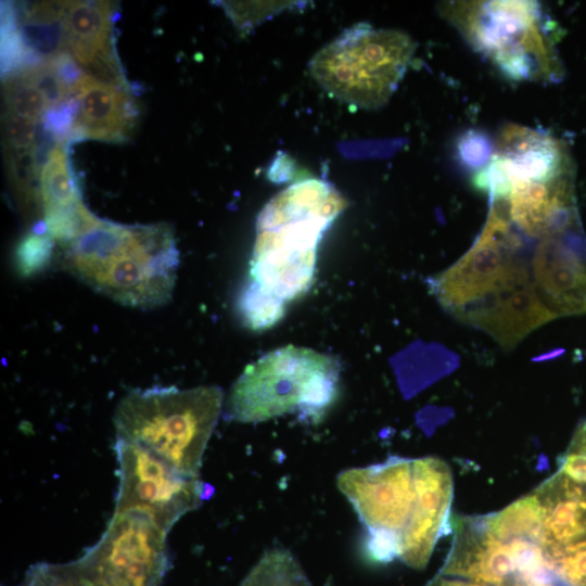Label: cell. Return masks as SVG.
<instances>
[{
	"mask_svg": "<svg viewBox=\"0 0 586 586\" xmlns=\"http://www.w3.org/2000/svg\"><path fill=\"white\" fill-rule=\"evenodd\" d=\"M337 362L315 351L289 345L245 368L226 402V418L242 423L270 420L297 411L318 421L333 404Z\"/></svg>",
	"mask_w": 586,
	"mask_h": 586,
	"instance_id": "cell-5",
	"label": "cell"
},
{
	"mask_svg": "<svg viewBox=\"0 0 586 586\" xmlns=\"http://www.w3.org/2000/svg\"><path fill=\"white\" fill-rule=\"evenodd\" d=\"M328 181L305 179L273 196L260 211L250 286L282 303L310 286L323 233L346 207Z\"/></svg>",
	"mask_w": 586,
	"mask_h": 586,
	"instance_id": "cell-3",
	"label": "cell"
},
{
	"mask_svg": "<svg viewBox=\"0 0 586 586\" xmlns=\"http://www.w3.org/2000/svg\"><path fill=\"white\" fill-rule=\"evenodd\" d=\"M118 491L115 511L149 515L167 533L187 512L199 508L206 485L186 475L153 453L116 440Z\"/></svg>",
	"mask_w": 586,
	"mask_h": 586,
	"instance_id": "cell-10",
	"label": "cell"
},
{
	"mask_svg": "<svg viewBox=\"0 0 586 586\" xmlns=\"http://www.w3.org/2000/svg\"><path fill=\"white\" fill-rule=\"evenodd\" d=\"M166 536L146 514L115 511L75 564L88 586H161L169 569Z\"/></svg>",
	"mask_w": 586,
	"mask_h": 586,
	"instance_id": "cell-9",
	"label": "cell"
},
{
	"mask_svg": "<svg viewBox=\"0 0 586 586\" xmlns=\"http://www.w3.org/2000/svg\"><path fill=\"white\" fill-rule=\"evenodd\" d=\"M486 141L479 136H468L461 144V154L470 165H481L488 157Z\"/></svg>",
	"mask_w": 586,
	"mask_h": 586,
	"instance_id": "cell-24",
	"label": "cell"
},
{
	"mask_svg": "<svg viewBox=\"0 0 586 586\" xmlns=\"http://www.w3.org/2000/svg\"><path fill=\"white\" fill-rule=\"evenodd\" d=\"M336 485L367 530L366 549L373 561L399 558L423 569L450 530L453 476L442 459L390 457L342 471Z\"/></svg>",
	"mask_w": 586,
	"mask_h": 586,
	"instance_id": "cell-1",
	"label": "cell"
},
{
	"mask_svg": "<svg viewBox=\"0 0 586 586\" xmlns=\"http://www.w3.org/2000/svg\"><path fill=\"white\" fill-rule=\"evenodd\" d=\"M25 586H88L75 562L66 564L39 563L33 565Z\"/></svg>",
	"mask_w": 586,
	"mask_h": 586,
	"instance_id": "cell-21",
	"label": "cell"
},
{
	"mask_svg": "<svg viewBox=\"0 0 586 586\" xmlns=\"http://www.w3.org/2000/svg\"><path fill=\"white\" fill-rule=\"evenodd\" d=\"M415 49L404 31L357 23L313 56L309 72L336 100L359 109H379L397 89Z\"/></svg>",
	"mask_w": 586,
	"mask_h": 586,
	"instance_id": "cell-7",
	"label": "cell"
},
{
	"mask_svg": "<svg viewBox=\"0 0 586 586\" xmlns=\"http://www.w3.org/2000/svg\"><path fill=\"white\" fill-rule=\"evenodd\" d=\"M53 240L47 232H29L20 242L16 251L17 263L23 273L40 269L51 257Z\"/></svg>",
	"mask_w": 586,
	"mask_h": 586,
	"instance_id": "cell-22",
	"label": "cell"
},
{
	"mask_svg": "<svg viewBox=\"0 0 586 586\" xmlns=\"http://www.w3.org/2000/svg\"><path fill=\"white\" fill-rule=\"evenodd\" d=\"M425 586H487L471 581H467L460 577L446 575L437 572L436 575L428 582Z\"/></svg>",
	"mask_w": 586,
	"mask_h": 586,
	"instance_id": "cell-25",
	"label": "cell"
},
{
	"mask_svg": "<svg viewBox=\"0 0 586 586\" xmlns=\"http://www.w3.org/2000/svg\"><path fill=\"white\" fill-rule=\"evenodd\" d=\"M21 37L34 52L44 56V60L64 53L66 35L62 2L34 4L24 20Z\"/></svg>",
	"mask_w": 586,
	"mask_h": 586,
	"instance_id": "cell-17",
	"label": "cell"
},
{
	"mask_svg": "<svg viewBox=\"0 0 586 586\" xmlns=\"http://www.w3.org/2000/svg\"><path fill=\"white\" fill-rule=\"evenodd\" d=\"M66 48L84 68L118 80L112 47L113 5L109 1H63Z\"/></svg>",
	"mask_w": 586,
	"mask_h": 586,
	"instance_id": "cell-16",
	"label": "cell"
},
{
	"mask_svg": "<svg viewBox=\"0 0 586 586\" xmlns=\"http://www.w3.org/2000/svg\"><path fill=\"white\" fill-rule=\"evenodd\" d=\"M532 280L557 318L586 314V237L581 225L539 239Z\"/></svg>",
	"mask_w": 586,
	"mask_h": 586,
	"instance_id": "cell-12",
	"label": "cell"
},
{
	"mask_svg": "<svg viewBox=\"0 0 586 586\" xmlns=\"http://www.w3.org/2000/svg\"><path fill=\"white\" fill-rule=\"evenodd\" d=\"M555 318L539 298L532 277L501 290L458 317L492 335L506 349L513 348L532 331Z\"/></svg>",
	"mask_w": 586,
	"mask_h": 586,
	"instance_id": "cell-13",
	"label": "cell"
},
{
	"mask_svg": "<svg viewBox=\"0 0 586 586\" xmlns=\"http://www.w3.org/2000/svg\"><path fill=\"white\" fill-rule=\"evenodd\" d=\"M74 99L73 137L122 142L131 133L138 112L122 84L84 73L75 85Z\"/></svg>",
	"mask_w": 586,
	"mask_h": 586,
	"instance_id": "cell-14",
	"label": "cell"
},
{
	"mask_svg": "<svg viewBox=\"0 0 586 586\" xmlns=\"http://www.w3.org/2000/svg\"><path fill=\"white\" fill-rule=\"evenodd\" d=\"M5 112L39 123L52 105L47 94L22 71L4 84Z\"/></svg>",
	"mask_w": 586,
	"mask_h": 586,
	"instance_id": "cell-19",
	"label": "cell"
},
{
	"mask_svg": "<svg viewBox=\"0 0 586 586\" xmlns=\"http://www.w3.org/2000/svg\"><path fill=\"white\" fill-rule=\"evenodd\" d=\"M524 243L504 211L491 204L482 232L454 265L433 277L430 286L440 304L455 317L501 290L530 278Z\"/></svg>",
	"mask_w": 586,
	"mask_h": 586,
	"instance_id": "cell-8",
	"label": "cell"
},
{
	"mask_svg": "<svg viewBox=\"0 0 586 586\" xmlns=\"http://www.w3.org/2000/svg\"><path fill=\"white\" fill-rule=\"evenodd\" d=\"M240 311L250 328L259 330L271 327L283 316L284 303L247 285L240 297Z\"/></svg>",
	"mask_w": 586,
	"mask_h": 586,
	"instance_id": "cell-20",
	"label": "cell"
},
{
	"mask_svg": "<svg viewBox=\"0 0 586 586\" xmlns=\"http://www.w3.org/2000/svg\"><path fill=\"white\" fill-rule=\"evenodd\" d=\"M536 586H566V585L561 578L555 576V577H550L540 582Z\"/></svg>",
	"mask_w": 586,
	"mask_h": 586,
	"instance_id": "cell-26",
	"label": "cell"
},
{
	"mask_svg": "<svg viewBox=\"0 0 586 586\" xmlns=\"http://www.w3.org/2000/svg\"><path fill=\"white\" fill-rule=\"evenodd\" d=\"M62 245L61 266L117 303L150 309L171 297L179 253L168 225L124 226L97 217Z\"/></svg>",
	"mask_w": 586,
	"mask_h": 586,
	"instance_id": "cell-2",
	"label": "cell"
},
{
	"mask_svg": "<svg viewBox=\"0 0 586 586\" xmlns=\"http://www.w3.org/2000/svg\"><path fill=\"white\" fill-rule=\"evenodd\" d=\"M539 542L566 586H586V483L558 471L534 491Z\"/></svg>",
	"mask_w": 586,
	"mask_h": 586,
	"instance_id": "cell-11",
	"label": "cell"
},
{
	"mask_svg": "<svg viewBox=\"0 0 586 586\" xmlns=\"http://www.w3.org/2000/svg\"><path fill=\"white\" fill-rule=\"evenodd\" d=\"M37 122L21 115H4V142L8 153H26L37 150Z\"/></svg>",
	"mask_w": 586,
	"mask_h": 586,
	"instance_id": "cell-23",
	"label": "cell"
},
{
	"mask_svg": "<svg viewBox=\"0 0 586 586\" xmlns=\"http://www.w3.org/2000/svg\"><path fill=\"white\" fill-rule=\"evenodd\" d=\"M441 12L477 52L514 80L562 77L552 31L533 1H451Z\"/></svg>",
	"mask_w": 586,
	"mask_h": 586,
	"instance_id": "cell-6",
	"label": "cell"
},
{
	"mask_svg": "<svg viewBox=\"0 0 586 586\" xmlns=\"http://www.w3.org/2000/svg\"><path fill=\"white\" fill-rule=\"evenodd\" d=\"M240 586H313L295 557L285 548L264 552Z\"/></svg>",
	"mask_w": 586,
	"mask_h": 586,
	"instance_id": "cell-18",
	"label": "cell"
},
{
	"mask_svg": "<svg viewBox=\"0 0 586 586\" xmlns=\"http://www.w3.org/2000/svg\"><path fill=\"white\" fill-rule=\"evenodd\" d=\"M222 402L224 393L215 385L133 390L117 405L116 440L145 448L177 471L199 477Z\"/></svg>",
	"mask_w": 586,
	"mask_h": 586,
	"instance_id": "cell-4",
	"label": "cell"
},
{
	"mask_svg": "<svg viewBox=\"0 0 586 586\" xmlns=\"http://www.w3.org/2000/svg\"><path fill=\"white\" fill-rule=\"evenodd\" d=\"M39 206L47 233L61 244L78 237L95 218L82 203L64 142L53 145L40 169Z\"/></svg>",
	"mask_w": 586,
	"mask_h": 586,
	"instance_id": "cell-15",
	"label": "cell"
}]
</instances>
